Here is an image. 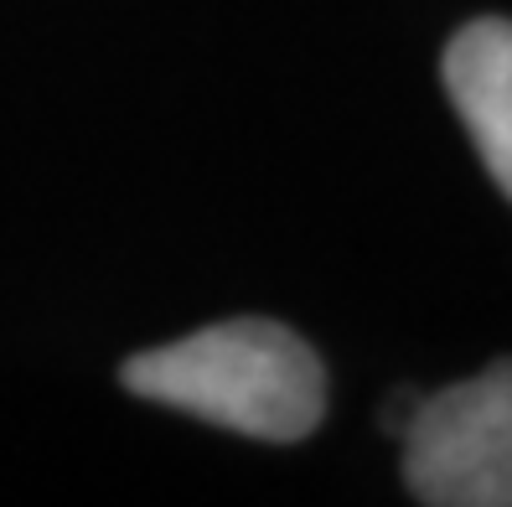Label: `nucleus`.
<instances>
[{"instance_id":"1","label":"nucleus","mask_w":512,"mask_h":507,"mask_svg":"<svg viewBox=\"0 0 512 507\" xmlns=\"http://www.w3.org/2000/svg\"><path fill=\"white\" fill-rule=\"evenodd\" d=\"M119 378L150 404L197 414L207 425L269 445L306 440L326 414L321 357L290 326L264 316L218 321L171 347L135 352Z\"/></svg>"},{"instance_id":"2","label":"nucleus","mask_w":512,"mask_h":507,"mask_svg":"<svg viewBox=\"0 0 512 507\" xmlns=\"http://www.w3.org/2000/svg\"><path fill=\"white\" fill-rule=\"evenodd\" d=\"M404 482L430 507H512V357L419 394L404 425Z\"/></svg>"},{"instance_id":"3","label":"nucleus","mask_w":512,"mask_h":507,"mask_svg":"<svg viewBox=\"0 0 512 507\" xmlns=\"http://www.w3.org/2000/svg\"><path fill=\"white\" fill-rule=\"evenodd\" d=\"M445 94L476 140L492 182L512 197V21L481 16L445 47Z\"/></svg>"}]
</instances>
